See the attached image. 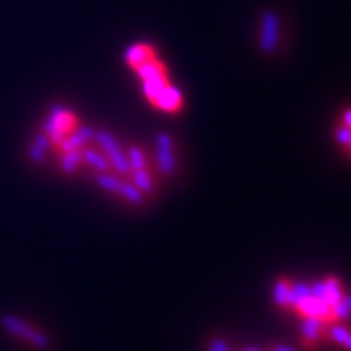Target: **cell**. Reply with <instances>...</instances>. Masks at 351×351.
I'll return each mask as SVG.
<instances>
[{
    "mask_svg": "<svg viewBox=\"0 0 351 351\" xmlns=\"http://www.w3.org/2000/svg\"><path fill=\"white\" fill-rule=\"evenodd\" d=\"M294 308H296L303 317H317L321 319L323 323H332L333 321L332 306L326 305L323 300L312 296V294H308L305 300H301Z\"/></svg>",
    "mask_w": 351,
    "mask_h": 351,
    "instance_id": "obj_6",
    "label": "cell"
},
{
    "mask_svg": "<svg viewBox=\"0 0 351 351\" xmlns=\"http://www.w3.org/2000/svg\"><path fill=\"white\" fill-rule=\"evenodd\" d=\"M153 58H156L154 49L151 45H145V43H134V45L128 47L124 52L125 63L130 66H133V69L140 66L142 63H145V61L153 60Z\"/></svg>",
    "mask_w": 351,
    "mask_h": 351,
    "instance_id": "obj_10",
    "label": "cell"
},
{
    "mask_svg": "<svg viewBox=\"0 0 351 351\" xmlns=\"http://www.w3.org/2000/svg\"><path fill=\"white\" fill-rule=\"evenodd\" d=\"M153 104L162 111L172 113V111L181 110V106H183V93L176 86H172V84H167L162 92L158 93V97L154 99Z\"/></svg>",
    "mask_w": 351,
    "mask_h": 351,
    "instance_id": "obj_9",
    "label": "cell"
},
{
    "mask_svg": "<svg viewBox=\"0 0 351 351\" xmlns=\"http://www.w3.org/2000/svg\"><path fill=\"white\" fill-rule=\"evenodd\" d=\"M119 195L121 197H124L128 203L131 204H143V201H145V194H142L136 186L131 183V181H122L121 185V190H119Z\"/></svg>",
    "mask_w": 351,
    "mask_h": 351,
    "instance_id": "obj_19",
    "label": "cell"
},
{
    "mask_svg": "<svg viewBox=\"0 0 351 351\" xmlns=\"http://www.w3.org/2000/svg\"><path fill=\"white\" fill-rule=\"evenodd\" d=\"M350 315V296H344L332 306V317L333 321H346Z\"/></svg>",
    "mask_w": 351,
    "mask_h": 351,
    "instance_id": "obj_21",
    "label": "cell"
},
{
    "mask_svg": "<svg viewBox=\"0 0 351 351\" xmlns=\"http://www.w3.org/2000/svg\"><path fill=\"white\" fill-rule=\"evenodd\" d=\"M337 142L342 143L344 147H350V143H351V131H350V128H346V125H342L341 130H337Z\"/></svg>",
    "mask_w": 351,
    "mask_h": 351,
    "instance_id": "obj_24",
    "label": "cell"
},
{
    "mask_svg": "<svg viewBox=\"0 0 351 351\" xmlns=\"http://www.w3.org/2000/svg\"><path fill=\"white\" fill-rule=\"evenodd\" d=\"M51 145H52L51 138H49L45 133L36 134V136L31 140V143H29V149H27L29 160H31L33 163H42L47 158V154H49V151H51Z\"/></svg>",
    "mask_w": 351,
    "mask_h": 351,
    "instance_id": "obj_11",
    "label": "cell"
},
{
    "mask_svg": "<svg viewBox=\"0 0 351 351\" xmlns=\"http://www.w3.org/2000/svg\"><path fill=\"white\" fill-rule=\"evenodd\" d=\"M210 351H230L228 350V344L222 339H213L210 342Z\"/></svg>",
    "mask_w": 351,
    "mask_h": 351,
    "instance_id": "obj_25",
    "label": "cell"
},
{
    "mask_svg": "<svg viewBox=\"0 0 351 351\" xmlns=\"http://www.w3.org/2000/svg\"><path fill=\"white\" fill-rule=\"evenodd\" d=\"M310 294L319 298V300H323L330 306L335 305L344 296L341 282H339L337 278H326V280L315 282L314 285H310Z\"/></svg>",
    "mask_w": 351,
    "mask_h": 351,
    "instance_id": "obj_7",
    "label": "cell"
},
{
    "mask_svg": "<svg viewBox=\"0 0 351 351\" xmlns=\"http://www.w3.org/2000/svg\"><path fill=\"white\" fill-rule=\"evenodd\" d=\"M75 124H77V119L69 108L63 106V104H54V106H51L49 117L43 122V133L51 138L54 145H60L61 140L74 130Z\"/></svg>",
    "mask_w": 351,
    "mask_h": 351,
    "instance_id": "obj_2",
    "label": "cell"
},
{
    "mask_svg": "<svg viewBox=\"0 0 351 351\" xmlns=\"http://www.w3.org/2000/svg\"><path fill=\"white\" fill-rule=\"evenodd\" d=\"M93 140L99 143V147H101V151L104 153V156L108 158L111 169H115V171L121 172V174H130L131 167L130 162H128V156H125L124 149H122L119 140H117L110 131H95Z\"/></svg>",
    "mask_w": 351,
    "mask_h": 351,
    "instance_id": "obj_3",
    "label": "cell"
},
{
    "mask_svg": "<svg viewBox=\"0 0 351 351\" xmlns=\"http://www.w3.org/2000/svg\"><path fill=\"white\" fill-rule=\"evenodd\" d=\"M81 165H83L81 149H74V151H65V153H61L60 167L65 174H74L75 171L81 169Z\"/></svg>",
    "mask_w": 351,
    "mask_h": 351,
    "instance_id": "obj_17",
    "label": "cell"
},
{
    "mask_svg": "<svg viewBox=\"0 0 351 351\" xmlns=\"http://www.w3.org/2000/svg\"><path fill=\"white\" fill-rule=\"evenodd\" d=\"M93 134H95L93 128H90V125H79V128H74L65 138L61 140L58 147H60L61 153L74 151V149H83L90 140H93Z\"/></svg>",
    "mask_w": 351,
    "mask_h": 351,
    "instance_id": "obj_8",
    "label": "cell"
},
{
    "mask_svg": "<svg viewBox=\"0 0 351 351\" xmlns=\"http://www.w3.org/2000/svg\"><path fill=\"white\" fill-rule=\"evenodd\" d=\"M324 324L326 323H323L317 317H305V321L301 324V335H303L306 344H312V342H315L323 335Z\"/></svg>",
    "mask_w": 351,
    "mask_h": 351,
    "instance_id": "obj_14",
    "label": "cell"
},
{
    "mask_svg": "<svg viewBox=\"0 0 351 351\" xmlns=\"http://www.w3.org/2000/svg\"><path fill=\"white\" fill-rule=\"evenodd\" d=\"M280 40H282V20L274 11H263L260 20V49L265 54H274L280 47Z\"/></svg>",
    "mask_w": 351,
    "mask_h": 351,
    "instance_id": "obj_4",
    "label": "cell"
},
{
    "mask_svg": "<svg viewBox=\"0 0 351 351\" xmlns=\"http://www.w3.org/2000/svg\"><path fill=\"white\" fill-rule=\"evenodd\" d=\"M81 156H83L84 165L92 167L97 172H108L111 169L108 158L104 156L102 151H97V149H81Z\"/></svg>",
    "mask_w": 351,
    "mask_h": 351,
    "instance_id": "obj_13",
    "label": "cell"
},
{
    "mask_svg": "<svg viewBox=\"0 0 351 351\" xmlns=\"http://www.w3.org/2000/svg\"><path fill=\"white\" fill-rule=\"evenodd\" d=\"M247 351H256V350H247Z\"/></svg>",
    "mask_w": 351,
    "mask_h": 351,
    "instance_id": "obj_28",
    "label": "cell"
},
{
    "mask_svg": "<svg viewBox=\"0 0 351 351\" xmlns=\"http://www.w3.org/2000/svg\"><path fill=\"white\" fill-rule=\"evenodd\" d=\"M273 298H274V303L278 306H282V308H292V303H291V282L282 278V280H278L274 283V289H273Z\"/></svg>",
    "mask_w": 351,
    "mask_h": 351,
    "instance_id": "obj_16",
    "label": "cell"
},
{
    "mask_svg": "<svg viewBox=\"0 0 351 351\" xmlns=\"http://www.w3.org/2000/svg\"><path fill=\"white\" fill-rule=\"evenodd\" d=\"M332 339L337 344H341V346H344L346 350H350L351 348V337H350V332H348L346 326H342V324H335L332 328Z\"/></svg>",
    "mask_w": 351,
    "mask_h": 351,
    "instance_id": "obj_23",
    "label": "cell"
},
{
    "mask_svg": "<svg viewBox=\"0 0 351 351\" xmlns=\"http://www.w3.org/2000/svg\"><path fill=\"white\" fill-rule=\"evenodd\" d=\"M128 156V162H130L131 171H136V169H143L147 167V158L140 147H130V151L125 153Z\"/></svg>",
    "mask_w": 351,
    "mask_h": 351,
    "instance_id": "obj_20",
    "label": "cell"
},
{
    "mask_svg": "<svg viewBox=\"0 0 351 351\" xmlns=\"http://www.w3.org/2000/svg\"><path fill=\"white\" fill-rule=\"evenodd\" d=\"M95 181H97V185L101 186V189L106 190V192L119 195V190H121V185H122V180L119 178V176L108 174V172H97Z\"/></svg>",
    "mask_w": 351,
    "mask_h": 351,
    "instance_id": "obj_18",
    "label": "cell"
},
{
    "mask_svg": "<svg viewBox=\"0 0 351 351\" xmlns=\"http://www.w3.org/2000/svg\"><path fill=\"white\" fill-rule=\"evenodd\" d=\"M344 125H346V128H350L351 125V111L350 110L344 111Z\"/></svg>",
    "mask_w": 351,
    "mask_h": 351,
    "instance_id": "obj_26",
    "label": "cell"
},
{
    "mask_svg": "<svg viewBox=\"0 0 351 351\" xmlns=\"http://www.w3.org/2000/svg\"><path fill=\"white\" fill-rule=\"evenodd\" d=\"M131 183H133L136 189L142 192V194H153L154 192V181L153 176L149 172L147 167H143V169H136V171H131Z\"/></svg>",
    "mask_w": 351,
    "mask_h": 351,
    "instance_id": "obj_15",
    "label": "cell"
},
{
    "mask_svg": "<svg viewBox=\"0 0 351 351\" xmlns=\"http://www.w3.org/2000/svg\"><path fill=\"white\" fill-rule=\"evenodd\" d=\"M156 162L163 176H174L178 171V158L174 153V140L169 133L156 134Z\"/></svg>",
    "mask_w": 351,
    "mask_h": 351,
    "instance_id": "obj_5",
    "label": "cell"
},
{
    "mask_svg": "<svg viewBox=\"0 0 351 351\" xmlns=\"http://www.w3.org/2000/svg\"><path fill=\"white\" fill-rule=\"evenodd\" d=\"M0 324L10 335L20 339V341L29 342L31 346L38 348V350H47L51 346V341H49L45 333L42 330L34 328L33 324H29L25 319L16 317L13 314H4L0 317Z\"/></svg>",
    "mask_w": 351,
    "mask_h": 351,
    "instance_id": "obj_1",
    "label": "cell"
},
{
    "mask_svg": "<svg viewBox=\"0 0 351 351\" xmlns=\"http://www.w3.org/2000/svg\"><path fill=\"white\" fill-rule=\"evenodd\" d=\"M273 351H294V350L289 346H283V344H280V346H274Z\"/></svg>",
    "mask_w": 351,
    "mask_h": 351,
    "instance_id": "obj_27",
    "label": "cell"
},
{
    "mask_svg": "<svg viewBox=\"0 0 351 351\" xmlns=\"http://www.w3.org/2000/svg\"><path fill=\"white\" fill-rule=\"evenodd\" d=\"M134 70H136L138 77L142 79V83L143 81H154V79H167L165 66L156 58L145 61V63H142V65L136 66Z\"/></svg>",
    "mask_w": 351,
    "mask_h": 351,
    "instance_id": "obj_12",
    "label": "cell"
},
{
    "mask_svg": "<svg viewBox=\"0 0 351 351\" xmlns=\"http://www.w3.org/2000/svg\"><path fill=\"white\" fill-rule=\"evenodd\" d=\"M310 294V287L303 282H291V303L292 308L300 303L301 300H305Z\"/></svg>",
    "mask_w": 351,
    "mask_h": 351,
    "instance_id": "obj_22",
    "label": "cell"
}]
</instances>
